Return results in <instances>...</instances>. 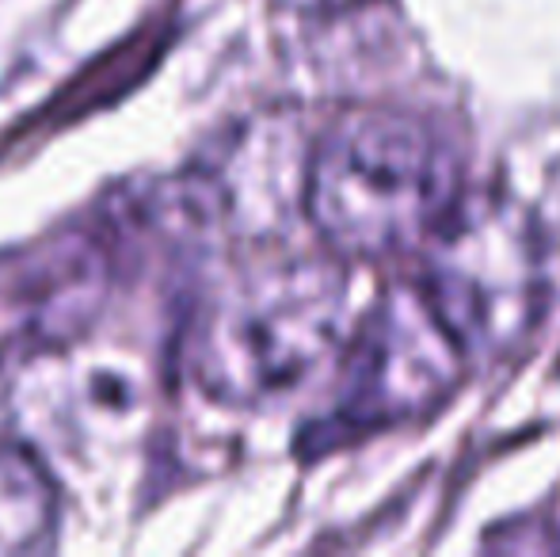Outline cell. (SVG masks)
<instances>
[{"instance_id": "obj_5", "label": "cell", "mask_w": 560, "mask_h": 557, "mask_svg": "<svg viewBox=\"0 0 560 557\" xmlns=\"http://www.w3.org/2000/svg\"><path fill=\"white\" fill-rule=\"evenodd\" d=\"M50 520L43 474L23 454L0 446V550H27Z\"/></svg>"}, {"instance_id": "obj_4", "label": "cell", "mask_w": 560, "mask_h": 557, "mask_svg": "<svg viewBox=\"0 0 560 557\" xmlns=\"http://www.w3.org/2000/svg\"><path fill=\"white\" fill-rule=\"evenodd\" d=\"M465 367L462 348L431 310L420 282L393 287L351 340L339 417L359 431L408 423L443 405Z\"/></svg>"}, {"instance_id": "obj_1", "label": "cell", "mask_w": 560, "mask_h": 557, "mask_svg": "<svg viewBox=\"0 0 560 557\" xmlns=\"http://www.w3.org/2000/svg\"><path fill=\"white\" fill-rule=\"evenodd\" d=\"M457 195L454 149L412 112H347L310 146L305 210L332 253L393 256L423 245Z\"/></svg>"}, {"instance_id": "obj_2", "label": "cell", "mask_w": 560, "mask_h": 557, "mask_svg": "<svg viewBox=\"0 0 560 557\" xmlns=\"http://www.w3.org/2000/svg\"><path fill=\"white\" fill-rule=\"evenodd\" d=\"M343 336V271L317 256H264L210 290L195 317L191 363L214 397L264 405L305 386Z\"/></svg>"}, {"instance_id": "obj_6", "label": "cell", "mask_w": 560, "mask_h": 557, "mask_svg": "<svg viewBox=\"0 0 560 557\" xmlns=\"http://www.w3.org/2000/svg\"><path fill=\"white\" fill-rule=\"evenodd\" d=\"M294 8H310V12H336V8H351L359 0H287Z\"/></svg>"}, {"instance_id": "obj_3", "label": "cell", "mask_w": 560, "mask_h": 557, "mask_svg": "<svg viewBox=\"0 0 560 557\" xmlns=\"http://www.w3.org/2000/svg\"><path fill=\"white\" fill-rule=\"evenodd\" d=\"M423 245L420 287L465 363L511 356L546 305L549 256L538 218L503 195H457Z\"/></svg>"}]
</instances>
